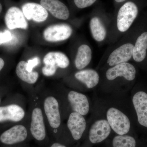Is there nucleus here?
Segmentation results:
<instances>
[{
  "mask_svg": "<svg viewBox=\"0 0 147 147\" xmlns=\"http://www.w3.org/2000/svg\"><path fill=\"white\" fill-rule=\"evenodd\" d=\"M138 13V6L131 1L120 5L113 17L106 42L111 45L120 39L130 30Z\"/></svg>",
  "mask_w": 147,
  "mask_h": 147,
  "instance_id": "nucleus-1",
  "label": "nucleus"
},
{
  "mask_svg": "<svg viewBox=\"0 0 147 147\" xmlns=\"http://www.w3.org/2000/svg\"><path fill=\"white\" fill-rule=\"evenodd\" d=\"M38 90L47 131L59 134L63 128V117L57 96L53 90Z\"/></svg>",
  "mask_w": 147,
  "mask_h": 147,
  "instance_id": "nucleus-2",
  "label": "nucleus"
},
{
  "mask_svg": "<svg viewBox=\"0 0 147 147\" xmlns=\"http://www.w3.org/2000/svg\"><path fill=\"white\" fill-rule=\"evenodd\" d=\"M28 93L29 129L31 135L37 142H43L47 138V129L38 88H33Z\"/></svg>",
  "mask_w": 147,
  "mask_h": 147,
  "instance_id": "nucleus-3",
  "label": "nucleus"
},
{
  "mask_svg": "<svg viewBox=\"0 0 147 147\" xmlns=\"http://www.w3.org/2000/svg\"><path fill=\"white\" fill-rule=\"evenodd\" d=\"M129 30L105 51L100 62L103 67L107 69L119 64L128 62L132 58L135 43L129 37Z\"/></svg>",
  "mask_w": 147,
  "mask_h": 147,
  "instance_id": "nucleus-4",
  "label": "nucleus"
},
{
  "mask_svg": "<svg viewBox=\"0 0 147 147\" xmlns=\"http://www.w3.org/2000/svg\"><path fill=\"white\" fill-rule=\"evenodd\" d=\"M113 16L101 10L95 11L90 18V31L93 38L98 43L106 42Z\"/></svg>",
  "mask_w": 147,
  "mask_h": 147,
  "instance_id": "nucleus-5",
  "label": "nucleus"
},
{
  "mask_svg": "<svg viewBox=\"0 0 147 147\" xmlns=\"http://www.w3.org/2000/svg\"><path fill=\"white\" fill-rule=\"evenodd\" d=\"M25 99L18 103L0 106V123L21 122L28 117Z\"/></svg>",
  "mask_w": 147,
  "mask_h": 147,
  "instance_id": "nucleus-6",
  "label": "nucleus"
},
{
  "mask_svg": "<svg viewBox=\"0 0 147 147\" xmlns=\"http://www.w3.org/2000/svg\"><path fill=\"white\" fill-rule=\"evenodd\" d=\"M29 115L23 121L3 131L0 135V142L6 145H14L25 142L30 134L29 129Z\"/></svg>",
  "mask_w": 147,
  "mask_h": 147,
  "instance_id": "nucleus-7",
  "label": "nucleus"
},
{
  "mask_svg": "<svg viewBox=\"0 0 147 147\" xmlns=\"http://www.w3.org/2000/svg\"><path fill=\"white\" fill-rule=\"evenodd\" d=\"M106 116L110 127L117 135L128 134L130 129V121L121 111L111 108L107 111Z\"/></svg>",
  "mask_w": 147,
  "mask_h": 147,
  "instance_id": "nucleus-8",
  "label": "nucleus"
},
{
  "mask_svg": "<svg viewBox=\"0 0 147 147\" xmlns=\"http://www.w3.org/2000/svg\"><path fill=\"white\" fill-rule=\"evenodd\" d=\"M73 32V28L67 24L51 25L47 27L43 33V37L46 41L57 42L69 39Z\"/></svg>",
  "mask_w": 147,
  "mask_h": 147,
  "instance_id": "nucleus-9",
  "label": "nucleus"
},
{
  "mask_svg": "<svg viewBox=\"0 0 147 147\" xmlns=\"http://www.w3.org/2000/svg\"><path fill=\"white\" fill-rule=\"evenodd\" d=\"M111 128L108 121L100 119L93 124L89 131L88 140L91 144H99L109 137Z\"/></svg>",
  "mask_w": 147,
  "mask_h": 147,
  "instance_id": "nucleus-10",
  "label": "nucleus"
},
{
  "mask_svg": "<svg viewBox=\"0 0 147 147\" xmlns=\"http://www.w3.org/2000/svg\"><path fill=\"white\" fill-rule=\"evenodd\" d=\"M67 127L74 141L81 140L86 128V122L84 116L76 112H71L69 115Z\"/></svg>",
  "mask_w": 147,
  "mask_h": 147,
  "instance_id": "nucleus-11",
  "label": "nucleus"
},
{
  "mask_svg": "<svg viewBox=\"0 0 147 147\" xmlns=\"http://www.w3.org/2000/svg\"><path fill=\"white\" fill-rule=\"evenodd\" d=\"M136 70L133 65L123 63L106 69L105 78L108 82L113 81L117 76H123L128 82H131L136 77Z\"/></svg>",
  "mask_w": 147,
  "mask_h": 147,
  "instance_id": "nucleus-12",
  "label": "nucleus"
},
{
  "mask_svg": "<svg viewBox=\"0 0 147 147\" xmlns=\"http://www.w3.org/2000/svg\"><path fill=\"white\" fill-rule=\"evenodd\" d=\"M66 98L72 112H76L83 116L87 115L90 109L89 102L84 94L75 90H69L67 93Z\"/></svg>",
  "mask_w": 147,
  "mask_h": 147,
  "instance_id": "nucleus-13",
  "label": "nucleus"
},
{
  "mask_svg": "<svg viewBox=\"0 0 147 147\" xmlns=\"http://www.w3.org/2000/svg\"><path fill=\"white\" fill-rule=\"evenodd\" d=\"M5 21L9 30L27 29L28 24L22 11L16 7L9 9L6 13Z\"/></svg>",
  "mask_w": 147,
  "mask_h": 147,
  "instance_id": "nucleus-14",
  "label": "nucleus"
},
{
  "mask_svg": "<svg viewBox=\"0 0 147 147\" xmlns=\"http://www.w3.org/2000/svg\"><path fill=\"white\" fill-rule=\"evenodd\" d=\"M40 5L54 17L59 19L67 20L70 16L68 7L59 0H40Z\"/></svg>",
  "mask_w": 147,
  "mask_h": 147,
  "instance_id": "nucleus-15",
  "label": "nucleus"
},
{
  "mask_svg": "<svg viewBox=\"0 0 147 147\" xmlns=\"http://www.w3.org/2000/svg\"><path fill=\"white\" fill-rule=\"evenodd\" d=\"M22 10L26 18L40 23L48 17V12L41 5L34 3H28L22 6Z\"/></svg>",
  "mask_w": 147,
  "mask_h": 147,
  "instance_id": "nucleus-16",
  "label": "nucleus"
},
{
  "mask_svg": "<svg viewBox=\"0 0 147 147\" xmlns=\"http://www.w3.org/2000/svg\"><path fill=\"white\" fill-rule=\"evenodd\" d=\"M132 102L139 124L147 128V94L143 91L137 92L133 96Z\"/></svg>",
  "mask_w": 147,
  "mask_h": 147,
  "instance_id": "nucleus-17",
  "label": "nucleus"
},
{
  "mask_svg": "<svg viewBox=\"0 0 147 147\" xmlns=\"http://www.w3.org/2000/svg\"><path fill=\"white\" fill-rule=\"evenodd\" d=\"M74 76L77 82L84 84L88 89L96 86L100 80L98 72L92 69H84L79 70L74 73Z\"/></svg>",
  "mask_w": 147,
  "mask_h": 147,
  "instance_id": "nucleus-18",
  "label": "nucleus"
},
{
  "mask_svg": "<svg viewBox=\"0 0 147 147\" xmlns=\"http://www.w3.org/2000/svg\"><path fill=\"white\" fill-rule=\"evenodd\" d=\"M92 51L91 47L86 43L80 45L77 49L74 64L75 68L78 70L84 69L91 61Z\"/></svg>",
  "mask_w": 147,
  "mask_h": 147,
  "instance_id": "nucleus-19",
  "label": "nucleus"
},
{
  "mask_svg": "<svg viewBox=\"0 0 147 147\" xmlns=\"http://www.w3.org/2000/svg\"><path fill=\"white\" fill-rule=\"evenodd\" d=\"M26 62L20 61L16 65V73L19 79L28 86H33L36 83L39 78L38 71H28L26 69Z\"/></svg>",
  "mask_w": 147,
  "mask_h": 147,
  "instance_id": "nucleus-20",
  "label": "nucleus"
},
{
  "mask_svg": "<svg viewBox=\"0 0 147 147\" xmlns=\"http://www.w3.org/2000/svg\"><path fill=\"white\" fill-rule=\"evenodd\" d=\"M43 62L44 65H52L61 69L67 68L70 65V61L67 56L60 52L47 53L43 58Z\"/></svg>",
  "mask_w": 147,
  "mask_h": 147,
  "instance_id": "nucleus-21",
  "label": "nucleus"
},
{
  "mask_svg": "<svg viewBox=\"0 0 147 147\" xmlns=\"http://www.w3.org/2000/svg\"><path fill=\"white\" fill-rule=\"evenodd\" d=\"M147 49V32H144L138 36L135 41L132 59L136 62L144 61L146 59Z\"/></svg>",
  "mask_w": 147,
  "mask_h": 147,
  "instance_id": "nucleus-22",
  "label": "nucleus"
},
{
  "mask_svg": "<svg viewBox=\"0 0 147 147\" xmlns=\"http://www.w3.org/2000/svg\"><path fill=\"white\" fill-rule=\"evenodd\" d=\"M137 142L134 137L128 134L117 135L113 137L111 147H136Z\"/></svg>",
  "mask_w": 147,
  "mask_h": 147,
  "instance_id": "nucleus-23",
  "label": "nucleus"
},
{
  "mask_svg": "<svg viewBox=\"0 0 147 147\" xmlns=\"http://www.w3.org/2000/svg\"><path fill=\"white\" fill-rule=\"evenodd\" d=\"M14 38V35L8 30H5L3 32L0 31V45L11 43Z\"/></svg>",
  "mask_w": 147,
  "mask_h": 147,
  "instance_id": "nucleus-24",
  "label": "nucleus"
},
{
  "mask_svg": "<svg viewBox=\"0 0 147 147\" xmlns=\"http://www.w3.org/2000/svg\"><path fill=\"white\" fill-rule=\"evenodd\" d=\"M58 68L57 67L52 65H44L42 68V74L46 77H52L55 76L57 72Z\"/></svg>",
  "mask_w": 147,
  "mask_h": 147,
  "instance_id": "nucleus-25",
  "label": "nucleus"
},
{
  "mask_svg": "<svg viewBox=\"0 0 147 147\" xmlns=\"http://www.w3.org/2000/svg\"><path fill=\"white\" fill-rule=\"evenodd\" d=\"M97 0H74V3L77 8L84 9L91 6Z\"/></svg>",
  "mask_w": 147,
  "mask_h": 147,
  "instance_id": "nucleus-26",
  "label": "nucleus"
},
{
  "mask_svg": "<svg viewBox=\"0 0 147 147\" xmlns=\"http://www.w3.org/2000/svg\"><path fill=\"white\" fill-rule=\"evenodd\" d=\"M40 63V60L38 57L33 58L29 60L26 62V69L27 71H34L35 67L37 66Z\"/></svg>",
  "mask_w": 147,
  "mask_h": 147,
  "instance_id": "nucleus-27",
  "label": "nucleus"
},
{
  "mask_svg": "<svg viewBox=\"0 0 147 147\" xmlns=\"http://www.w3.org/2000/svg\"><path fill=\"white\" fill-rule=\"evenodd\" d=\"M50 147H67L65 145L62 144V143H60V142H55V143H53Z\"/></svg>",
  "mask_w": 147,
  "mask_h": 147,
  "instance_id": "nucleus-28",
  "label": "nucleus"
},
{
  "mask_svg": "<svg viewBox=\"0 0 147 147\" xmlns=\"http://www.w3.org/2000/svg\"><path fill=\"white\" fill-rule=\"evenodd\" d=\"M127 1V0H114L115 4L116 5V6H118V7Z\"/></svg>",
  "mask_w": 147,
  "mask_h": 147,
  "instance_id": "nucleus-29",
  "label": "nucleus"
},
{
  "mask_svg": "<svg viewBox=\"0 0 147 147\" xmlns=\"http://www.w3.org/2000/svg\"><path fill=\"white\" fill-rule=\"evenodd\" d=\"M5 61L3 59L0 58V71H1L2 69L3 68L5 65Z\"/></svg>",
  "mask_w": 147,
  "mask_h": 147,
  "instance_id": "nucleus-30",
  "label": "nucleus"
},
{
  "mask_svg": "<svg viewBox=\"0 0 147 147\" xmlns=\"http://www.w3.org/2000/svg\"><path fill=\"white\" fill-rule=\"evenodd\" d=\"M2 5L1 4V3H0V13H1V12L2 11Z\"/></svg>",
  "mask_w": 147,
  "mask_h": 147,
  "instance_id": "nucleus-31",
  "label": "nucleus"
},
{
  "mask_svg": "<svg viewBox=\"0 0 147 147\" xmlns=\"http://www.w3.org/2000/svg\"><path fill=\"white\" fill-rule=\"evenodd\" d=\"M1 98H0V102H1Z\"/></svg>",
  "mask_w": 147,
  "mask_h": 147,
  "instance_id": "nucleus-32",
  "label": "nucleus"
}]
</instances>
